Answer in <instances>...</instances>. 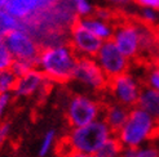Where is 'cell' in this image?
Masks as SVG:
<instances>
[{
    "instance_id": "6da1fadb",
    "label": "cell",
    "mask_w": 159,
    "mask_h": 157,
    "mask_svg": "<svg viewBox=\"0 0 159 157\" xmlns=\"http://www.w3.org/2000/svg\"><path fill=\"white\" fill-rule=\"evenodd\" d=\"M79 56L70 44L43 49L38 68L52 83L66 84L74 78Z\"/></svg>"
},
{
    "instance_id": "7a4b0ae2",
    "label": "cell",
    "mask_w": 159,
    "mask_h": 157,
    "mask_svg": "<svg viewBox=\"0 0 159 157\" xmlns=\"http://www.w3.org/2000/svg\"><path fill=\"white\" fill-rule=\"evenodd\" d=\"M124 150L137 148L159 137V122L149 113L134 107L129 111L128 120L115 135Z\"/></svg>"
},
{
    "instance_id": "3957f363",
    "label": "cell",
    "mask_w": 159,
    "mask_h": 157,
    "mask_svg": "<svg viewBox=\"0 0 159 157\" xmlns=\"http://www.w3.org/2000/svg\"><path fill=\"white\" fill-rule=\"evenodd\" d=\"M113 135V131L109 129L105 121L100 119L85 126L71 129L63 142L69 147L70 152L96 155L102 144Z\"/></svg>"
},
{
    "instance_id": "277c9868",
    "label": "cell",
    "mask_w": 159,
    "mask_h": 157,
    "mask_svg": "<svg viewBox=\"0 0 159 157\" xmlns=\"http://www.w3.org/2000/svg\"><path fill=\"white\" fill-rule=\"evenodd\" d=\"M104 102L84 94H74L66 104V120L71 129L82 128L101 119Z\"/></svg>"
},
{
    "instance_id": "5b68a950",
    "label": "cell",
    "mask_w": 159,
    "mask_h": 157,
    "mask_svg": "<svg viewBox=\"0 0 159 157\" xmlns=\"http://www.w3.org/2000/svg\"><path fill=\"white\" fill-rule=\"evenodd\" d=\"M141 86V83L128 72L109 78L106 94H109L115 103L132 109L137 106Z\"/></svg>"
},
{
    "instance_id": "8992f818",
    "label": "cell",
    "mask_w": 159,
    "mask_h": 157,
    "mask_svg": "<svg viewBox=\"0 0 159 157\" xmlns=\"http://www.w3.org/2000/svg\"><path fill=\"white\" fill-rule=\"evenodd\" d=\"M73 80L82 84L94 94H105L107 90L109 78L105 76L104 71L94 61V58L79 56Z\"/></svg>"
},
{
    "instance_id": "52a82bcc",
    "label": "cell",
    "mask_w": 159,
    "mask_h": 157,
    "mask_svg": "<svg viewBox=\"0 0 159 157\" xmlns=\"http://www.w3.org/2000/svg\"><path fill=\"white\" fill-rule=\"evenodd\" d=\"M4 43L14 59L31 62L38 67L42 48L29 34L21 30H16L5 36Z\"/></svg>"
},
{
    "instance_id": "ba28073f",
    "label": "cell",
    "mask_w": 159,
    "mask_h": 157,
    "mask_svg": "<svg viewBox=\"0 0 159 157\" xmlns=\"http://www.w3.org/2000/svg\"><path fill=\"white\" fill-rule=\"evenodd\" d=\"M97 63L104 71L107 78H113L129 72L131 62L119 52L113 40H107L102 44L97 54Z\"/></svg>"
},
{
    "instance_id": "9c48e42d",
    "label": "cell",
    "mask_w": 159,
    "mask_h": 157,
    "mask_svg": "<svg viewBox=\"0 0 159 157\" xmlns=\"http://www.w3.org/2000/svg\"><path fill=\"white\" fill-rule=\"evenodd\" d=\"M60 0H7L4 11L21 23L30 22L48 12Z\"/></svg>"
},
{
    "instance_id": "30bf717a",
    "label": "cell",
    "mask_w": 159,
    "mask_h": 157,
    "mask_svg": "<svg viewBox=\"0 0 159 157\" xmlns=\"http://www.w3.org/2000/svg\"><path fill=\"white\" fill-rule=\"evenodd\" d=\"M70 45L74 48L78 56L96 58L102 46V40L85 30L80 25L78 17L70 28Z\"/></svg>"
},
{
    "instance_id": "8fae6325",
    "label": "cell",
    "mask_w": 159,
    "mask_h": 157,
    "mask_svg": "<svg viewBox=\"0 0 159 157\" xmlns=\"http://www.w3.org/2000/svg\"><path fill=\"white\" fill-rule=\"evenodd\" d=\"M47 81V77L43 75L40 70H33L25 76L18 77L17 84L14 86V95L20 98H27L34 95L36 93H40L43 86Z\"/></svg>"
},
{
    "instance_id": "7c38bea8",
    "label": "cell",
    "mask_w": 159,
    "mask_h": 157,
    "mask_svg": "<svg viewBox=\"0 0 159 157\" xmlns=\"http://www.w3.org/2000/svg\"><path fill=\"white\" fill-rule=\"evenodd\" d=\"M129 108H127L115 102H104V108H102L101 119L105 121L109 129L113 131V134L116 135L120 129L124 126V124L128 120Z\"/></svg>"
},
{
    "instance_id": "4fadbf2b",
    "label": "cell",
    "mask_w": 159,
    "mask_h": 157,
    "mask_svg": "<svg viewBox=\"0 0 159 157\" xmlns=\"http://www.w3.org/2000/svg\"><path fill=\"white\" fill-rule=\"evenodd\" d=\"M136 107L149 113L154 120L159 122V91L146 85H142Z\"/></svg>"
},
{
    "instance_id": "5bb4252c",
    "label": "cell",
    "mask_w": 159,
    "mask_h": 157,
    "mask_svg": "<svg viewBox=\"0 0 159 157\" xmlns=\"http://www.w3.org/2000/svg\"><path fill=\"white\" fill-rule=\"evenodd\" d=\"M79 22L80 25L88 30L91 34H93L94 36H97L101 40H111L114 34V30L110 25L102 22L101 19H97L92 17V15H87V17H79Z\"/></svg>"
},
{
    "instance_id": "9a60e30c",
    "label": "cell",
    "mask_w": 159,
    "mask_h": 157,
    "mask_svg": "<svg viewBox=\"0 0 159 157\" xmlns=\"http://www.w3.org/2000/svg\"><path fill=\"white\" fill-rule=\"evenodd\" d=\"M123 151H124V147L119 142V139L115 135H113L102 144V147L96 155L97 157H122Z\"/></svg>"
},
{
    "instance_id": "2e32d148",
    "label": "cell",
    "mask_w": 159,
    "mask_h": 157,
    "mask_svg": "<svg viewBox=\"0 0 159 157\" xmlns=\"http://www.w3.org/2000/svg\"><path fill=\"white\" fill-rule=\"evenodd\" d=\"M16 30H21V22L5 11H0V40Z\"/></svg>"
},
{
    "instance_id": "e0dca14e",
    "label": "cell",
    "mask_w": 159,
    "mask_h": 157,
    "mask_svg": "<svg viewBox=\"0 0 159 157\" xmlns=\"http://www.w3.org/2000/svg\"><path fill=\"white\" fill-rule=\"evenodd\" d=\"M122 157H159V148L153 144H144L137 148H127Z\"/></svg>"
},
{
    "instance_id": "ac0fdd59",
    "label": "cell",
    "mask_w": 159,
    "mask_h": 157,
    "mask_svg": "<svg viewBox=\"0 0 159 157\" xmlns=\"http://www.w3.org/2000/svg\"><path fill=\"white\" fill-rule=\"evenodd\" d=\"M17 80L18 77L11 71V68L0 71V94L13 91Z\"/></svg>"
},
{
    "instance_id": "d6986e66",
    "label": "cell",
    "mask_w": 159,
    "mask_h": 157,
    "mask_svg": "<svg viewBox=\"0 0 159 157\" xmlns=\"http://www.w3.org/2000/svg\"><path fill=\"white\" fill-rule=\"evenodd\" d=\"M56 131L53 129L48 130L44 134L43 139H42V143H40V147H39V157H45L47 155H48L51 151H52V148L54 146V142H56Z\"/></svg>"
},
{
    "instance_id": "ffe728a7",
    "label": "cell",
    "mask_w": 159,
    "mask_h": 157,
    "mask_svg": "<svg viewBox=\"0 0 159 157\" xmlns=\"http://www.w3.org/2000/svg\"><path fill=\"white\" fill-rule=\"evenodd\" d=\"M35 68H38V67L34 63H31V62L14 59L12 66H11V71L17 77H22V76H25L26 74H29L30 71H33V70H35Z\"/></svg>"
},
{
    "instance_id": "44dd1931",
    "label": "cell",
    "mask_w": 159,
    "mask_h": 157,
    "mask_svg": "<svg viewBox=\"0 0 159 157\" xmlns=\"http://www.w3.org/2000/svg\"><path fill=\"white\" fill-rule=\"evenodd\" d=\"M13 61L14 58L8 49V46L5 45L4 40H0V71L11 68Z\"/></svg>"
},
{
    "instance_id": "7402d4cb",
    "label": "cell",
    "mask_w": 159,
    "mask_h": 157,
    "mask_svg": "<svg viewBox=\"0 0 159 157\" xmlns=\"http://www.w3.org/2000/svg\"><path fill=\"white\" fill-rule=\"evenodd\" d=\"M74 4H75V9L79 17H87V15L92 14L93 9L87 0H74Z\"/></svg>"
},
{
    "instance_id": "603a6c76",
    "label": "cell",
    "mask_w": 159,
    "mask_h": 157,
    "mask_svg": "<svg viewBox=\"0 0 159 157\" xmlns=\"http://www.w3.org/2000/svg\"><path fill=\"white\" fill-rule=\"evenodd\" d=\"M12 100V95L11 93H5V94H0V120L3 119V116L7 111L8 106H9Z\"/></svg>"
},
{
    "instance_id": "cb8c5ba5",
    "label": "cell",
    "mask_w": 159,
    "mask_h": 157,
    "mask_svg": "<svg viewBox=\"0 0 159 157\" xmlns=\"http://www.w3.org/2000/svg\"><path fill=\"white\" fill-rule=\"evenodd\" d=\"M9 131H11L9 122H0V150H2V147L4 146L8 135H9Z\"/></svg>"
},
{
    "instance_id": "d4e9b609",
    "label": "cell",
    "mask_w": 159,
    "mask_h": 157,
    "mask_svg": "<svg viewBox=\"0 0 159 157\" xmlns=\"http://www.w3.org/2000/svg\"><path fill=\"white\" fill-rule=\"evenodd\" d=\"M140 17L149 23H157V15H155L154 11H152V9H144Z\"/></svg>"
},
{
    "instance_id": "484cf974",
    "label": "cell",
    "mask_w": 159,
    "mask_h": 157,
    "mask_svg": "<svg viewBox=\"0 0 159 157\" xmlns=\"http://www.w3.org/2000/svg\"><path fill=\"white\" fill-rule=\"evenodd\" d=\"M139 5L148 6V8H154V9L159 11V0H133Z\"/></svg>"
},
{
    "instance_id": "4316f807",
    "label": "cell",
    "mask_w": 159,
    "mask_h": 157,
    "mask_svg": "<svg viewBox=\"0 0 159 157\" xmlns=\"http://www.w3.org/2000/svg\"><path fill=\"white\" fill-rule=\"evenodd\" d=\"M67 157H97V155H91V153H80V152H71Z\"/></svg>"
},
{
    "instance_id": "83f0119b",
    "label": "cell",
    "mask_w": 159,
    "mask_h": 157,
    "mask_svg": "<svg viewBox=\"0 0 159 157\" xmlns=\"http://www.w3.org/2000/svg\"><path fill=\"white\" fill-rule=\"evenodd\" d=\"M110 2H114V3H119V4H125V3L131 2V0H110Z\"/></svg>"
}]
</instances>
